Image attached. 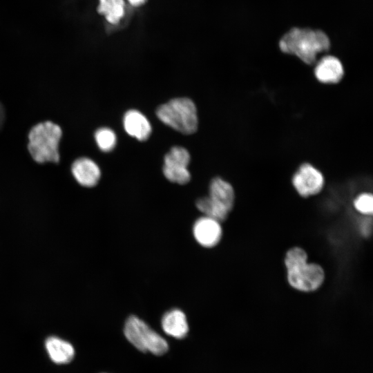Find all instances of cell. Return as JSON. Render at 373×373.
I'll use <instances>...</instances> for the list:
<instances>
[{
	"mask_svg": "<svg viewBox=\"0 0 373 373\" xmlns=\"http://www.w3.org/2000/svg\"><path fill=\"white\" fill-rule=\"evenodd\" d=\"M278 48L282 53L294 56L306 65H312L319 55L331 50V41L321 29L295 26L280 37Z\"/></svg>",
	"mask_w": 373,
	"mask_h": 373,
	"instance_id": "obj_1",
	"label": "cell"
},
{
	"mask_svg": "<svg viewBox=\"0 0 373 373\" xmlns=\"http://www.w3.org/2000/svg\"><path fill=\"white\" fill-rule=\"evenodd\" d=\"M285 264L289 284L298 291H315L325 280L323 269L318 264L309 263L307 253L300 247H293L286 253Z\"/></svg>",
	"mask_w": 373,
	"mask_h": 373,
	"instance_id": "obj_2",
	"label": "cell"
},
{
	"mask_svg": "<svg viewBox=\"0 0 373 373\" xmlns=\"http://www.w3.org/2000/svg\"><path fill=\"white\" fill-rule=\"evenodd\" d=\"M60 127L45 122L35 126L30 131L28 151L32 158L40 163L57 162L59 158V143L61 137Z\"/></svg>",
	"mask_w": 373,
	"mask_h": 373,
	"instance_id": "obj_3",
	"label": "cell"
},
{
	"mask_svg": "<svg viewBox=\"0 0 373 373\" xmlns=\"http://www.w3.org/2000/svg\"><path fill=\"white\" fill-rule=\"evenodd\" d=\"M156 114L163 123L183 134H192L197 130L196 107L189 98L173 99L160 106Z\"/></svg>",
	"mask_w": 373,
	"mask_h": 373,
	"instance_id": "obj_4",
	"label": "cell"
},
{
	"mask_svg": "<svg viewBox=\"0 0 373 373\" xmlns=\"http://www.w3.org/2000/svg\"><path fill=\"white\" fill-rule=\"evenodd\" d=\"M124 332L127 340L141 352L159 356L168 351L166 341L135 316L128 318Z\"/></svg>",
	"mask_w": 373,
	"mask_h": 373,
	"instance_id": "obj_5",
	"label": "cell"
},
{
	"mask_svg": "<svg viewBox=\"0 0 373 373\" xmlns=\"http://www.w3.org/2000/svg\"><path fill=\"white\" fill-rule=\"evenodd\" d=\"M190 154L181 146H174L164 158L163 173L171 182L184 184L189 182L191 174L187 169Z\"/></svg>",
	"mask_w": 373,
	"mask_h": 373,
	"instance_id": "obj_6",
	"label": "cell"
},
{
	"mask_svg": "<svg viewBox=\"0 0 373 373\" xmlns=\"http://www.w3.org/2000/svg\"><path fill=\"white\" fill-rule=\"evenodd\" d=\"M324 182L321 172L307 163L302 164L292 178L295 189L303 197L318 193L323 188Z\"/></svg>",
	"mask_w": 373,
	"mask_h": 373,
	"instance_id": "obj_7",
	"label": "cell"
},
{
	"mask_svg": "<svg viewBox=\"0 0 373 373\" xmlns=\"http://www.w3.org/2000/svg\"><path fill=\"white\" fill-rule=\"evenodd\" d=\"M314 73L317 80L324 84H336L344 76V66L340 59L333 55H325L315 63Z\"/></svg>",
	"mask_w": 373,
	"mask_h": 373,
	"instance_id": "obj_8",
	"label": "cell"
},
{
	"mask_svg": "<svg viewBox=\"0 0 373 373\" xmlns=\"http://www.w3.org/2000/svg\"><path fill=\"white\" fill-rule=\"evenodd\" d=\"M193 233L195 240L200 245L211 248L220 242L222 231L220 222L204 216L195 222Z\"/></svg>",
	"mask_w": 373,
	"mask_h": 373,
	"instance_id": "obj_9",
	"label": "cell"
},
{
	"mask_svg": "<svg viewBox=\"0 0 373 373\" xmlns=\"http://www.w3.org/2000/svg\"><path fill=\"white\" fill-rule=\"evenodd\" d=\"M208 197L215 205L228 213L233 207V189L229 183L220 178H216L211 182Z\"/></svg>",
	"mask_w": 373,
	"mask_h": 373,
	"instance_id": "obj_10",
	"label": "cell"
},
{
	"mask_svg": "<svg viewBox=\"0 0 373 373\" xmlns=\"http://www.w3.org/2000/svg\"><path fill=\"white\" fill-rule=\"evenodd\" d=\"M72 173L76 180L86 187L96 185L101 175L99 168L96 163L86 157L75 161L72 165Z\"/></svg>",
	"mask_w": 373,
	"mask_h": 373,
	"instance_id": "obj_11",
	"label": "cell"
},
{
	"mask_svg": "<svg viewBox=\"0 0 373 373\" xmlns=\"http://www.w3.org/2000/svg\"><path fill=\"white\" fill-rule=\"evenodd\" d=\"M124 127L126 133L140 141H144L151 133V126L147 118L137 110L128 111L124 117Z\"/></svg>",
	"mask_w": 373,
	"mask_h": 373,
	"instance_id": "obj_12",
	"label": "cell"
},
{
	"mask_svg": "<svg viewBox=\"0 0 373 373\" xmlns=\"http://www.w3.org/2000/svg\"><path fill=\"white\" fill-rule=\"evenodd\" d=\"M164 332L174 338H184L189 332L186 318L183 312L173 309L165 313L162 319Z\"/></svg>",
	"mask_w": 373,
	"mask_h": 373,
	"instance_id": "obj_13",
	"label": "cell"
},
{
	"mask_svg": "<svg viewBox=\"0 0 373 373\" xmlns=\"http://www.w3.org/2000/svg\"><path fill=\"white\" fill-rule=\"evenodd\" d=\"M45 347L50 359L55 363H68L74 358L73 346L57 336L48 337L46 340Z\"/></svg>",
	"mask_w": 373,
	"mask_h": 373,
	"instance_id": "obj_14",
	"label": "cell"
},
{
	"mask_svg": "<svg viewBox=\"0 0 373 373\" xmlns=\"http://www.w3.org/2000/svg\"><path fill=\"white\" fill-rule=\"evenodd\" d=\"M125 0H99L98 12L112 25L118 24L125 15Z\"/></svg>",
	"mask_w": 373,
	"mask_h": 373,
	"instance_id": "obj_15",
	"label": "cell"
},
{
	"mask_svg": "<svg viewBox=\"0 0 373 373\" xmlns=\"http://www.w3.org/2000/svg\"><path fill=\"white\" fill-rule=\"evenodd\" d=\"M196 207L205 216L211 218L219 222L224 221L229 213L215 205L209 197L199 198Z\"/></svg>",
	"mask_w": 373,
	"mask_h": 373,
	"instance_id": "obj_16",
	"label": "cell"
},
{
	"mask_svg": "<svg viewBox=\"0 0 373 373\" xmlns=\"http://www.w3.org/2000/svg\"><path fill=\"white\" fill-rule=\"evenodd\" d=\"M95 141L99 148L105 152L113 150L116 144V135L108 128H101L95 134Z\"/></svg>",
	"mask_w": 373,
	"mask_h": 373,
	"instance_id": "obj_17",
	"label": "cell"
},
{
	"mask_svg": "<svg viewBox=\"0 0 373 373\" xmlns=\"http://www.w3.org/2000/svg\"><path fill=\"white\" fill-rule=\"evenodd\" d=\"M354 207L361 214L372 216L373 211L372 195L368 193L360 194L354 200Z\"/></svg>",
	"mask_w": 373,
	"mask_h": 373,
	"instance_id": "obj_18",
	"label": "cell"
},
{
	"mask_svg": "<svg viewBox=\"0 0 373 373\" xmlns=\"http://www.w3.org/2000/svg\"><path fill=\"white\" fill-rule=\"evenodd\" d=\"M360 230L364 236H368L372 231V220L371 219H364L360 224Z\"/></svg>",
	"mask_w": 373,
	"mask_h": 373,
	"instance_id": "obj_19",
	"label": "cell"
},
{
	"mask_svg": "<svg viewBox=\"0 0 373 373\" xmlns=\"http://www.w3.org/2000/svg\"><path fill=\"white\" fill-rule=\"evenodd\" d=\"M133 7H139L144 4L146 0H126Z\"/></svg>",
	"mask_w": 373,
	"mask_h": 373,
	"instance_id": "obj_20",
	"label": "cell"
}]
</instances>
